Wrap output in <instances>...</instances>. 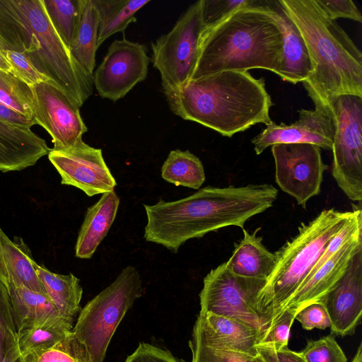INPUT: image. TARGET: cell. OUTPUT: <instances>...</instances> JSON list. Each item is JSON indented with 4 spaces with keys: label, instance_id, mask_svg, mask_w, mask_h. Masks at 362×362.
<instances>
[{
    "label": "cell",
    "instance_id": "24",
    "mask_svg": "<svg viewBox=\"0 0 362 362\" xmlns=\"http://www.w3.org/2000/svg\"><path fill=\"white\" fill-rule=\"evenodd\" d=\"M34 267L47 296L59 313L75 321L81 310L83 288L80 280L71 273L66 275L54 273L35 262Z\"/></svg>",
    "mask_w": 362,
    "mask_h": 362
},
{
    "label": "cell",
    "instance_id": "43",
    "mask_svg": "<svg viewBox=\"0 0 362 362\" xmlns=\"http://www.w3.org/2000/svg\"><path fill=\"white\" fill-rule=\"evenodd\" d=\"M0 70L6 71V72H10V73L12 72L11 66L9 65L6 59L3 55L1 48H0Z\"/></svg>",
    "mask_w": 362,
    "mask_h": 362
},
{
    "label": "cell",
    "instance_id": "3",
    "mask_svg": "<svg viewBox=\"0 0 362 362\" xmlns=\"http://www.w3.org/2000/svg\"><path fill=\"white\" fill-rule=\"evenodd\" d=\"M283 33L266 1H252L204 28L189 80L223 71H271L279 76Z\"/></svg>",
    "mask_w": 362,
    "mask_h": 362
},
{
    "label": "cell",
    "instance_id": "9",
    "mask_svg": "<svg viewBox=\"0 0 362 362\" xmlns=\"http://www.w3.org/2000/svg\"><path fill=\"white\" fill-rule=\"evenodd\" d=\"M202 9L203 0L194 2L170 31L151 43L153 65L160 73L164 93L178 89L190 79L205 28Z\"/></svg>",
    "mask_w": 362,
    "mask_h": 362
},
{
    "label": "cell",
    "instance_id": "44",
    "mask_svg": "<svg viewBox=\"0 0 362 362\" xmlns=\"http://www.w3.org/2000/svg\"><path fill=\"white\" fill-rule=\"evenodd\" d=\"M352 362H362V344L358 347L356 353L352 360Z\"/></svg>",
    "mask_w": 362,
    "mask_h": 362
},
{
    "label": "cell",
    "instance_id": "31",
    "mask_svg": "<svg viewBox=\"0 0 362 362\" xmlns=\"http://www.w3.org/2000/svg\"><path fill=\"white\" fill-rule=\"evenodd\" d=\"M25 362H93L85 345L70 332L53 346L28 355Z\"/></svg>",
    "mask_w": 362,
    "mask_h": 362
},
{
    "label": "cell",
    "instance_id": "37",
    "mask_svg": "<svg viewBox=\"0 0 362 362\" xmlns=\"http://www.w3.org/2000/svg\"><path fill=\"white\" fill-rule=\"evenodd\" d=\"M1 52L11 66V73L28 86L42 82L55 86L48 77L39 72L23 54L10 49H1Z\"/></svg>",
    "mask_w": 362,
    "mask_h": 362
},
{
    "label": "cell",
    "instance_id": "20",
    "mask_svg": "<svg viewBox=\"0 0 362 362\" xmlns=\"http://www.w3.org/2000/svg\"><path fill=\"white\" fill-rule=\"evenodd\" d=\"M283 33L282 64L279 76L292 83L303 82L314 68L305 42L298 28L279 1H266Z\"/></svg>",
    "mask_w": 362,
    "mask_h": 362
},
{
    "label": "cell",
    "instance_id": "8",
    "mask_svg": "<svg viewBox=\"0 0 362 362\" xmlns=\"http://www.w3.org/2000/svg\"><path fill=\"white\" fill-rule=\"evenodd\" d=\"M334 121L332 175L346 196L362 200V96L341 95L328 103Z\"/></svg>",
    "mask_w": 362,
    "mask_h": 362
},
{
    "label": "cell",
    "instance_id": "14",
    "mask_svg": "<svg viewBox=\"0 0 362 362\" xmlns=\"http://www.w3.org/2000/svg\"><path fill=\"white\" fill-rule=\"evenodd\" d=\"M47 155L61 183L76 187L88 197L112 191L117 185L100 148L82 141L67 149L50 148Z\"/></svg>",
    "mask_w": 362,
    "mask_h": 362
},
{
    "label": "cell",
    "instance_id": "10",
    "mask_svg": "<svg viewBox=\"0 0 362 362\" xmlns=\"http://www.w3.org/2000/svg\"><path fill=\"white\" fill-rule=\"evenodd\" d=\"M265 282V280L236 275L223 262L211 269L203 279L204 285L199 293V314L232 317L261 329L255 305Z\"/></svg>",
    "mask_w": 362,
    "mask_h": 362
},
{
    "label": "cell",
    "instance_id": "11",
    "mask_svg": "<svg viewBox=\"0 0 362 362\" xmlns=\"http://www.w3.org/2000/svg\"><path fill=\"white\" fill-rule=\"evenodd\" d=\"M275 163V181L284 192L305 208L320 194L323 175L328 169L321 148L311 144H279L271 146Z\"/></svg>",
    "mask_w": 362,
    "mask_h": 362
},
{
    "label": "cell",
    "instance_id": "39",
    "mask_svg": "<svg viewBox=\"0 0 362 362\" xmlns=\"http://www.w3.org/2000/svg\"><path fill=\"white\" fill-rule=\"evenodd\" d=\"M295 319L306 330L325 329L331 327L329 316L321 302H314L302 308L296 313Z\"/></svg>",
    "mask_w": 362,
    "mask_h": 362
},
{
    "label": "cell",
    "instance_id": "42",
    "mask_svg": "<svg viewBox=\"0 0 362 362\" xmlns=\"http://www.w3.org/2000/svg\"><path fill=\"white\" fill-rule=\"evenodd\" d=\"M0 119L11 124L32 127L35 125L33 119L23 115L0 102Z\"/></svg>",
    "mask_w": 362,
    "mask_h": 362
},
{
    "label": "cell",
    "instance_id": "38",
    "mask_svg": "<svg viewBox=\"0 0 362 362\" xmlns=\"http://www.w3.org/2000/svg\"><path fill=\"white\" fill-rule=\"evenodd\" d=\"M253 0H203V21L205 28L225 18L237 8L250 4Z\"/></svg>",
    "mask_w": 362,
    "mask_h": 362
},
{
    "label": "cell",
    "instance_id": "32",
    "mask_svg": "<svg viewBox=\"0 0 362 362\" xmlns=\"http://www.w3.org/2000/svg\"><path fill=\"white\" fill-rule=\"evenodd\" d=\"M0 102L33 119L30 87L12 73L0 70ZM34 120V119H33Z\"/></svg>",
    "mask_w": 362,
    "mask_h": 362
},
{
    "label": "cell",
    "instance_id": "7",
    "mask_svg": "<svg viewBox=\"0 0 362 362\" xmlns=\"http://www.w3.org/2000/svg\"><path fill=\"white\" fill-rule=\"evenodd\" d=\"M143 294L140 274L129 265L80 310L73 332L85 345L93 362H103L118 325Z\"/></svg>",
    "mask_w": 362,
    "mask_h": 362
},
{
    "label": "cell",
    "instance_id": "21",
    "mask_svg": "<svg viewBox=\"0 0 362 362\" xmlns=\"http://www.w3.org/2000/svg\"><path fill=\"white\" fill-rule=\"evenodd\" d=\"M35 260L22 238L11 240L0 226V281L6 288L25 287L46 294L34 267Z\"/></svg>",
    "mask_w": 362,
    "mask_h": 362
},
{
    "label": "cell",
    "instance_id": "40",
    "mask_svg": "<svg viewBox=\"0 0 362 362\" xmlns=\"http://www.w3.org/2000/svg\"><path fill=\"white\" fill-rule=\"evenodd\" d=\"M324 14L330 20L347 18L359 23L362 15L351 0H315Z\"/></svg>",
    "mask_w": 362,
    "mask_h": 362
},
{
    "label": "cell",
    "instance_id": "19",
    "mask_svg": "<svg viewBox=\"0 0 362 362\" xmlns=\"http://www.w3.org/2000/svg\"><path fill=\"white\" fill-rule=\"evenodd\" d=\"M50 148L30 127L0 119V171L21 170L34 165Z\"/></svg>",
    "mask_w": 362,
    "mask_h": 362
},
{
    "label": "cell",
    "instance_id": "4",
    "mask_svg": "<svg viewBox=\"0 0 362 362\" xmlns=\"http://www.w3.org/2000/svg\"><path fill=\"white\" fill-rule=\"evenodd\" d=\"M0 48L23 54L80 108L93 92V76L71 55L42 0H0Z\"/></svg>",
    "mask_w": 362,
    "mask_h": 362
},
{
    "label": "cell",
    "instance_id": "18",
    "mask_svg": "<svg viewBox=\"0 0 362 362\" xmlns=\"http://www.w3.org/2000/svg\"><path fill=\"white\" fill-rule=\"evenodd\" d=\"M361 248L362 235L345 245L306 279L280 314L285 310L296 314L302 308L320 301L337 285L345 274L352 257Z\"/></svg>",
    "mask_w": 362,
    "mask_h": 362
},
{
    "label": "cell",
    "instance_id": "2",
    "mask_svg": "<svg viewBox=\"0 0 362 362\" xmlns=\"http://www.w3.org/2000/svg\"><path fill=\"white\" fill-rule=\"evenodd\" d=\"M165 95L175 115L228 137L273 122L269 116L273 103L264 80L249 71H220L189 80Z\"/></svg>",
    "mask_w": 362,
    "mask_h": 362
},
{
    "label": "cell",
    "instance_id": "23",
    "mask_svg": "<svg viewBox=\"0 0 362 362\" xmlns=\"http://www.w3.org/2000/svg\"><path fill=\"white\" fill-rule=\"evenodd\" d=\"M259 229L252 233L242 229L243 238L225 264L236 275L266 281L274 268L276 256L264 245L262 237L257 235Z\"/></svg>",
    "mask_w": 362,
    "mask_h": 362
},
{
    "label": "cell",
    "instance_id": "13",
    "mask_svg": "<svg viewBox=\"0 0 362 362\" xmlns=\"http://www.w3.org/2000/svg\"><path fill=\"white\" fill-rule=\"evenodd\" d=\"M30 87L35 124L51 136L52 149H67L83 141L82 136L88 128L79 108L52 84L42 82Z\"/></svg>",
    "mask_w": 362,
    "mask_h": 362
},
{
    "label": "cell",
    "instance_id": "36",
    "mask_svg": "<svg viewBox=\"0 0 362 362\" xmlns=\"http://www.w3.org/2000/svg\"><path fill=\"white\" fill-rule=\"evenodd\" d=\"M192 362H263L259 355L254 356L207 346L192 339L189 342Z\"/></svg>",
    "mask_w": 362,
    "mask_h": 362
},
{
    "label": "cell",
    "instance_id": "33",
    "mask_svg": "<svg viewBox=\"0 0 362 362\" xmlns=\"http://www.w3.org/2000/svg\"><path fill=\"white\" fill-rule=\"evenodd\" d=\"M19 354L8 291L0 281V362H12Z\"/></svg>",
    "mask_w": 362,
    "mask_h": 362
},
{
    "label": "cell",
    "instance_id": "27",
    "mask_svg": "<svg viewBox=\"0 0 362 362\" xmlns=\"http://www.w3.org/2000/svg\"><path fill=\"white\" fill-rule=\"evenodd\" d=\"M99 15L98 47L113 34L136 21L135 13L150 0H95Z\"/></svg>",
    "mask_w": 362,
    "mask_h": 362
},
{
    "label": "cell",
    "instance_id": "35",
    "mask_svg": "<svg viewBox=\"0 0 362 362\" xmlns=\"http://www.w3.org/2000/svg\"><path fill=\"white\" fill-rule=\"evenodd\" d=\"M296 313L283 311L265 329L262 331L257 346L281 349L288 347L290 330Z\"/></svg>",
    "mask_w": 362,
    "mask_h": 362
},
{
    "label": "cell",
    "instance_id": "16",
    "mask_svg": "<svg viewBox=\"0 0 362 362\" xmlns=\"http://www.w3.org/2000/svg\"><path fill=\"white\" fill-rule=\"evenodd\" d=\"M331 321V332L345 337L355 333L362 315V248L352 257L337 285L320 301Z\"/></svg>",
    "mask_w": 362,
    "mask_h": 362
},
{
    "label": "cell",
    "instance_id": "29",
    "mask_svg": "<svg viewBox=\"0 0 362 362\" xmlns=\"http://www.w3.org/2000/svg\"><path fill=\"white\" fill-rule=\"evenodd\" d=\"M161 177L168 182L194 189H200L205 181L201 160L189 151H171L161 168Z\"/></svg>",
    "mask_w": 362,
    "mask_h": 362
},
{
    "label": "cell",
    "instance_id": "45",
    "mask_svg": "<svg viewBox=\"0 0 362 362\" xmlns=\"http://www.w3.org/2000/svg\"><path fill=\"white\" fill-rule=\"evenodd\" d=\"M12 362H25V359L20 353Z\"/></svg>",
    "mask_w": 362,
    "mask_h": 362
},
{
    "label": "cell",
    "instance_id": "26",
    "mask_svg": "<svg viewBox=\"0 0 362 362\" xmlns=\"http://www.w3.org/2000/svg\"><path fill=\"white\" fill-rule=\"evenodd\" d=\"M99 15L95 0H83L80 23L70 45L71 55L80 66L93 76L98 49Z\"/></svg>",
    "mask_w": 362,
    "mask_h": 362
},
{
    "label": "cell",
    "instance_id": "6",
    "mask_svg": "<svg viewBox=\"0 0 362 362\" xmlns=\"http://www.w3.org/2000/svg\"><path fill=\"white\" fill-rule=\"evenodd\" d=\"M352 211L333 208L322 211L274 252L276 264L255 300V310L265 329L303 284L330 240L339 232Z\"/></svg>",
    "mask_w": 362,
    "mask_h": 362
},
{
    "label": "cell",
    "instance_id": "30",
    "mask_svg": "<svg viewBox=\"0 0 362 362\" xmlns=\"http://www.w3.org/2000/svg\"><path fill=\"white\" fill-rule=\"evenodd\" d=\"M56 32L69 49L80 23L83 0H42Z\"/></svg>",
    "mask_w": 362,
    "mask_h": 362
},
{
    "label": "cell",
    "instance_id": "1",
    "mask_svg": "<svg viewBox=\"0 0 362 362\" xmlns=\"http://www.w3.org/2000/svg\"><path fill=\"white\" fill-rule=\"evenodd\" d=\"M278 193L270 184L206 186L179 200L144 204L147 223L144 238L177 253L192 238L227 226L243 229L247 220L273 206Z\"/></svg>",
    "mask_w": 362,
    "mask_h": 362
},
{
    "label": "cell",
    "instance_id": "28",
    "mask_svg": "<svg viewBox=\"0 0 362 362\" xmlns=\"http://www.w3.org/2000/svg\"><path fill=\"white\" fill-rule=\"evenodd\" d=\"M74 322L59 315L17 334L21 354L25 358L30 354L53 346L73 331Z\"/></svg>",
    "mask_w": 362,
    "mask_h": 362
},
{
    "label": "cell",
    "instance_id": "12",
    "mask_svg": "<svg viewBox=\"0 0 362 362\" xmlns=\"http://www.w3.org/2000/svg\"><path fill=\"white\" fill-rule=\"evenodd\" d=\"M149 62L144 45L125 37L115 40L93 75L98 93L113 102L124 98L146 79Z\"/></svg>",
    "mask_w": 362,
    "mask_h": 362
},
{
    "label": "cell",
    "instance_id": "5",
    "mask_svg": "<svg viewBox=\"0 0 362 362\" xmlns=\"http://www.w3.org/2000/svg\"><path fill=\"white\" fill-rule=\"evenodd\" d=\"M300 32L313 64L303 82L313 103L341 95L362 96V53L337 21L315 0H278Z\"/></svg>",
    "mask_w": 362,
    "mask_h": 362
},
{
    "label": "cell",
    "instance_id": "34",
    "mask_svg": "<svg viewBox=\"0 0 362 362\" xmlns=\"http://www.w3.org/2000/svg\"><path fill=\"white\" fill-rule=\"evenodd\" d=\"M299 353L306 362H347L346 356L332 334L317 340H308Z\"/></svg>",
    "mask_w": 362,
    "mask_h": 362
},
{
    "label": "cell",
    "instance_id": "22",
    "mask_svg": "<svg viewBox=\"0 0 362 362\" xmlns=\"http://www.w3.org/2000/svg\"><path fill=\"white\" fill-rule=\"evenodd\" d=\"M119 197L115 190L102 194L99 200L87 209L75 245V255L90 259L106 237L117 216Z\"/></svg>",
    "mask_w": 362,
    "mask_h": 362
},
{
    "label": "cell",
    "instance_id": "25",
    "mask_svg": "<svg viewBox=\"0 0 362 362\" xmlns=\"http://www.w3.org/2000/svg\"><path fill=\"white\" fill-rule=\"evenodd\" d=\"M17 334L61 315L49 297L25 287L7 288Z\"/></svg>",
    "mask_w": 362,
    "mask_h": 362
},
{
    "label": "cell",
    "instance_id": "15",
    "mask_svg": "<svg viewBox=\"0 0 362 362\" xmlns=\"http://www.w3.org/2000/svg\"><path fill=\"white\" fill-rule=\"evenodd\" d=\"M313 110H298V119L291 124L274 122L252 140L254 150L259 155L269 146L279 144H311L331 150L334 121L329 105L315 103Z\"/></svg>",
    "mask_w": 362,
    "mask_h": 362
},
{
    "label": "cell",
    "instance_id": "17",
    "mask_svg": "<svg viewBox=\"0 0 362 362\" xmlns=\"http://www.w3.org/2000/svg\"><path fill=\"white\" fill-rule=\"evenodd\" d=\"M262 330L238 320L211 313L199 315L192 340L203 345L256 356Z\"/></svg>",
    "mask_w": 362,
    "mask_h": 362
},
{
    "label": "cell",
    "instance_id": "41",
    "mask_svg": "<svg viewBox=\"0 0 362 362\" xmlns=\"http://www.w3.org/2000/svg\"><path fill=\"white\" fill-rule=\"evenodd\" d=\"M257 353L263 362H306L299 352L286 347L274 349L265 346H257Z\"/></svg>",
    "mask_w": 362,
    "mask_h": 362
}]
</instances>
